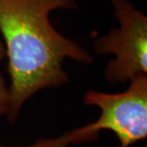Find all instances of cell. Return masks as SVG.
<instances>
[{"label": "cell", "instance_id": "obj_4", "mask_svg": "<svg viewBox=\"0 0 147 147\" xmlns=\"http://www.w3.org/2000/svg\"><path fill=\"white\" fill-rule=\"evenodd\" d=\"M71 144H73V136L71 131H68L57 138L40 139L36 140V142L29 145L10 146V145L0 144V147H69V145Z\"/></svg>", "mask_w": 147, "mask_h": 147}, {"label": "cell", "instance_id": "obj_1", "mask_svg": "<svg viewBox=\"0 0 147 147\" xmlns=\"http://www.w3.org/2000/svg\"><path fill=\"white\" fill-rule=\"evenodd\" d=\"M78 0H0V36L10 76V107L6 116L16 122L23 106L41 90L69 82L65 59L90 65L93 55L63 36L50 16L57 10H76Z\"/></svg>", "mask_w": 147, "mask_h": 147}, {"label": "cell", "instance_id": "obj_2", "mask_svg": "<svg viewBox=\"0 0 147 147\" xmlns=\"http://www.w3.org/2000/svg\"><path fill=\"white\" fill-rule=\"evenodd\" d=\"M83 103L100 109L96 121L71 130L73 144L94 142L101 131H111L119 140L117 147H130L147 137V75H138L129 80L121 93L88 90Z\"/></svg>", "mask_w": 147, "mask_h": 147}, {"label": "cell", "instance_id": "obj_5", "mask_svg": "<svg viewBox=\"0 0 147 147\" xmlns=\"http://www.w3.org/2000/svg\"><path fill=\"white\" fill-rule=\"evenodd\" d=\"M6 58V50L4 43L2 41V38L0 36V63L2 60ZM10 90H9V86H7L5 81L4 76L2 75V72L0 70V117L7 116L9 107H10Z\"/></svg>", "mask_w": 147, "mask_h": 147}, {"label": "cell", "instance_id": "obj_3", "mask_svg": "<svg viewBox=\"0 0 147 147\" xmlns=\"http://www.w3.org/2000/svg\"><path fill=\"white\" fill-rule=\"evenodd\" d=\"M119 22L107 34L95 37L96 55H113L105 66L104 79L111 85L126 83L138 75H147V16L130 0H109Z\"/></svg>", "mask_w": 147, "mask_h": 147}]
</instances>
